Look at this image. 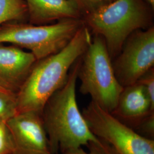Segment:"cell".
<instances>
[{"mask_svg": "<svg viewBox=\"0 0 154 154\" xmlns=\"http://www.w3.org/2000/svg\"><path fill=\"white\" fill-rule=\"evenodd\" d=\"M92 37L84 25L63 49L36 61L16 94L17 113L42 114L48 100L66 82L72 66L88 48Z\"/></svg>", "mask_w": 154, "mask_h": 154, "instance_id": "1", "label": "cell"}, {"mask_svg": "<svg viewBox=\"0 0 154 154\" xmlns=\"http://www.w3.org/2000/svg\"><path fill=\"white\" fill-rule=\"evenodd\" d=\"M80 58L72 66L65 83L50 97L42 112L51 154H66L98 139L77 104L76 84Z\"/></svg>", "mask_w": 154, "mask_h": 154, "instance_id": "2", "label": "cell"}, {"mask_svg": "<svg viewBox=\"0 0 154 154\" xmlns=\"http://www.w3.org/2000/svg\"><path fill=\"white\" fill-rule=\"evenodd\" d=\"M153 11L145 0H116L82 18L90 32L103 38L112 61L133 32L153 26Z\"/></svg>", "mask_w": 154, "mask_h": 154, "instance_id": "3", "label": "cell"}, {"mask_svg": "<svg viewBox=\"0 0 154 154\" xmlns=\"http://www.w3.org/2000/svg\"><path fill=\"white\" fill-rule=\"evenodd\" d=\"M80 91L89 95L102 109L112 112L123 87L117 80L103 38L94 35L80 58Z\"/></svg>", "mask_w": 154, "mask_h": 154, "instance_id": "4", "label": "cell"}, {"mask_svg": "<svg viewBox=\"0 0 154 154\" xmlns=\"http://www.w3.org/2000/svg\"><path fill=\"white\" fill-rule=\"evenodd\" d=\"M84 25L82 18H66L44 25L9 22L0 28V43L29 50L38 61L63 49Z\"/></svg>", "mask_w": 154, "mask_h": 154, "instance_id": "5", "label": "cell"}, {"mask_svg": "<svg viewBox=\"0 0 154 154\" xmlns=\"http://www.w3.org/2000/svg\"><path fill=\"white\" fill-rule=\"evenodd\" d=\"M94 134L118 154H154V140L143 137L111 112L91 101L82 111Z\"/></svg>", "mask_w": 154, "mask_h": 154, "instance_id": "6", "label": "cell"}, {"mask_svg": "<svg viewBox=\"0 0 154 154\" xmlns=\"http://www.w3.org/2000/svg\"><path fill=\"white\" fill-rule=\"evenodd\" d=\"M122 86L138 81L154 66V26L135 31L127 38L120 53L112 61Z\"/></svg>", "mask_w": 154, "mask_h": 154, "instance_id": "7", "label": "cell"}, {"mask_svg": "<svg viewBox=\"0 0 154 154\" xmlns=\"http://www.w3.org/2000/svg\"><path fill=\"white\" fill-rule=\"evenodd\" d=\"M5 123L16 154H51L41 114L35 112L17 113Z\"/></svg>", "mask_w": 154, "mask_h": 154, "instance_id": "8", "label": "cell"}, {"mask_svg": "<svg viewBox=\"0 0 154 154\" xmlns=\"http://www.w3.org/2000/svg\"><path fill=\"white\" fill-rule=\"evenodd\" d=\"M37 61L29 51L0 43V82L16 94Z\"/></svg>", "mask_w": 154, "mask_h": 154, "instance_id": "9", "label": "cell"}, {"mask_svg": "<svg viewBox=\"0 0 154 154\" xmlns=\"http://www.w3.org/2000/svg\"><path fill=\"white\" fill-rule=\"evenodd\" d=\"M152 113H154V105L143 86L138 82L123 88L116 108L111 112L133 129Z\"/></svg>", "mask_w": 154, "mask_h": 154, "instance_id": "10", "label": "cell"}, {"mask_svg": "<svg viewBox=\"0 0 154 154\" xmlns=\"http://www.w3.org/2000/svg\"><path fill=\"white\" fill-rule=\"evenodd\" d=\"M28 21L34 25H48L66 18H82L83 14L74 0H25Z\"/></svg>", "mask_w": 154, "mask_h": 154, "instance_id": "11", "label": "cell"}, {"mask_svg": "<svg viewBox=\"0 0 154 154\" xmlns=\"http://www.w3.org/2000/svg\"><path fill=\"white\" fill-rule=\"evenodd\" d=\"M28 20V7L25 0H0V28L15 21Z\"/></svg>", "mask_w": 154, "mask_h": 154, "instance_id": "12", "label": "cell"}, {"mask_svg": "<svg viewBox=\"0 0 154 154\" xmlns=\"http://www.w3.org/2000/svg\"><path fill=\"white\" fill-rule=\"evenodd\" d=\"M85 147L88 150L81 147L66 154H118L109 143L99 138L96 141L90 142Z\"/></svg>", "mask_w": 154, "mask_h": 154, "instance_id": "13", "label": "cell"}, {"mask_svg": "<svg viewBox=\"0 0 154 154\" xmlns=\"http://www.w3.org/2000/svg\"><path fill=\"white\" fill-rule=\"evenodd\" d=\"M17 113L16 94L0 93V118L6 121Z\"/></svg>", "mask_w": 154, "mask_h": 154, "instance_id": "14", "label": "cell"}, {"mask_svg": "<svg viewBox=\"0 0 154 154\" xmlns=\"http://www.w3.org/2000/svg\"><path fill=\"white\" fill-rule=\"evenodd\" d=\"M0 154H16L14 144L5 121L0 122Z\"/></svg>", "mask_w": 154, "mask_h": 154, "instance_id": "15", "label": "cell"}, {"mask_svg": "<svg viewBox=\"0 0 154 154\" xmlns=\"http://www.w3.org/2000/svg\"><path fill=\"white\" fill-rule=\"evenodd\" d=\"M81 11L83 16L95 11L100 8L109 4L116 0H74ZM83 17V16H82Z\"/></svg>", "mask_w": 154, "mask_h": 154, "instance_id": "16", "label": "cell"}, {"mask_svg": "<svg viewBox=\"0 0 154 154\" xmlns=\"http://www.w3.org/2000/svg\"><path fill=\"white\" fill-rule=\"evenodd\" d=\"M134 130L146 138L154 139V113H152L144 119Z\"/></svg>", "mask_w": 154, "mask_h": 154, "instance_id": "17", "label": "cell"}, {"mask_svg": "<svg viewBox=\"0 0 154 154\" xmlns=\"http://www.w3.org/2000/svg\"><path fill=\"white\" fill-rule=\"evenodd\" d=\"M143 86L145 91L154 105V68L151 69L139 78L137 81Z\"/></svg>", "mask_w": 154, "mask_h": 154, "instance_id": "18", "label": "cell"}, {"mask_svg": "<svg viewBox=\"0 0 154 154\" xmlns=\"http://www.w3.org/2000/svg\"><path fill=\"white\" fill-rule=\"evenodd\" d=\"M0 93H14L11 92V91H10L9 89L6 88L5 86H4L0 82Z\"/></svg>", "mask_w": 154, "mask_h": 154, "instance_id": "19", "label": "cell"}, {"mask_svg": "<svg viewBox=\"0 0 154 154\" xmlns=\"http://www.w3.org/2000/svg\"><path fill=\"white\" fill-rule=\"evenodd\" d=\"M149 5L154 9V0H145Z\"/></svg>", "mask_w": 154, "mask_h": 154, "instance_id": "20", "label": "cell"}, {"mask_svg": "<svg viewBox=\"0 0 154 154\" xmlns=\"http://www.w3.org/2000/svg\"><path fill=\"white\" fill-rule=\"evenodd\" d=\"M5 121H4L1 118H0V122H1Z\"/></svg>", "mask_w": 154, "mask_h": 154, "instance_id": "21", "label": "cell"}]
</instances>
